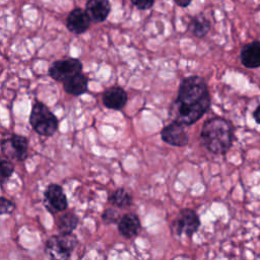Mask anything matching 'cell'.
Returning a JSON list of instances; mask_svg holds the SVG:
<instances>
[{"label":"cell","instance_id":"4","mask_svg":"<svg viewBox=\"0 0 260 260\" xmlns=\"http://www.w3.org/2000/svg\"><path fill=\"white\" fill-rule=\"evenodd\" d=\"M78 240L72 233L51 236L45 245V252L52 259H68L76 248Z\"/></svg>","mask_w":260,"mask_h":260},{"label":"cell","instance_id":"18","mask_svg":"<svg viewBox=\"0 0 260 260\" xmlns=\"http://www.w3.org/2000/svg\"><path fill=\"white\" fill-rule=\"evenodd\" d=\"M109 201L112 205L116 207L124 208L132 204L133 198L129 191H127L124 188H118L112 193V195L109 198Z\"/></svg>","mask_w":260,"mask_h":260},{"label":"cell","instance_id":"2","mask_svg":"<svg viewBox=\"0 0 260 260\" xmlns=\"http://www.w3.org/2000/svg\"><path fill=\"white\" fill-rule=\"evenodd\" d=\"M200 138L203 145L214 154H224L232 146L234 129L224 118L213 117L204 122Z\"/></svg>","mask_w":260,"mask_h":260},{"label":"cell","instance_id":"24","mask_svg":"<svg viewBox=\"0 0 260 260\" xmlns=\"http://www.w3.org/2000/svg\"><path fill=\"white\" fill-rule=\"evenodd\" d=\"M253 118L255 120L256 123L260 124V105L255 109V111L253 112Z\"/></svg>","mask_w":260,"mask_h":260},{"label":"cell","instance_id":"19","mask_svg":"<svg viewBox=\"0 0 260 260\" xmlns=\"http://www.w3.org/2000/svg\"><path fill=\"white\" fill-rule=\"evenodd\" d=\"M121 216L122 215L120 214L118 209L110 207V208H107L106 210H104V212L102 214V219L105 223L112 224V223H118Z\"/></svg>","mask_w":260,"mask_h":260},{"label":"cell","instance_id":"12","mask_svg":"<svg viewBox=\"0 0 260 260\" xmlns=\"http://www.w3.org/2000/svg\"><path fill=\"white\" fill-rule=\"evenodd\" d=\"M128 101L127 92L120 86H112L103 93V104L112 110H122Z\"/></svg>","mask_w":260,"mask_h":260},{"label":"cell","instance_id":"22","mask_svg":"<svg viewBox=\"0 0 260 260\" xmlns=\"http://www.w3.org/2000/svg\"><path fill=\"white\" fill-rule=\"evenodd\" d=\"M131 3L139 10H147L154 4V0H130Z\"/></svg>","mask_w":260,"mask_h":260},{"label":"cell","instance_id":"10","mask_svg":"<svg viewBox=\"0 0 260 260\" xmlns=\"http://www.w3.org/2000/svg\"><path fill=\"white\" fill-rule=\"evenodd\" d=\"M91 21L92 20L86 10L77 7L72 9L67 15L66 27L70 32L80 35L89 28Z\"/></svg>","mask_w":260,"mask_h":260},{"label":"cell","instance_id":"16","mask_svg":"<svg viewBox=\"0 0 260 260\" xmlns=\"http://www.w3.org/2000/svg\"><path fill=\"white\" fill-rule=\"evenodd\" d=\"M210 27V21L203 14L193 16L188 24V30L197 38H204L209 32Z\"/></svg>","mask_w":260,"mask_h":260},{"label":"cell","instance_id":"17","mask_svg":"<svg viewBox=\"0 0 260 260\" xmlns=\"http://www.w3.org/2000/svg\"><path fill=\"white\" fill-rule=\"evenodd\" d=\"M78 221H79V218L74 212L67 211L63 213L61 216H59L57 220V226H58L59 233L60 234L72 233L76 229Z\"/></svg>","mask_w":260,"mask_h":260},{"label":"cell","instance_id":"5","mask_svg":"<svg viewBox=\"0 0 260 260\" xmlns=\"http://www.w3.org/2000/svg\"><path fill=\"white\" fill-rule=\"evenodd\" d=\"M28 140L18 134H12L1 140V153L8 159L23 161L27 157Z\"/></svg>","mask_w":260,"mask_h":260},{"label":"cell","instance_id":"1","mask_svg":"<svg viewBox=\"0 0 260 260\" xmlns=\"http://www.w3.org/2000/svg\"><path fill=\"white\" fill-rule=\"evenodd\" d=\"M210 93L205 80L197 75L184 78L178 89L177 99L170 108V117L184 126L197 122L209 110Z\"/></svg>","mask_w":260,"mask_h":260},{"label":"cell","instance_id":"9","mask_svg":"<svg viewBox=\"0 0 260 260\" xmlns=\"http://www.w3.org/2000/svg\"><path fill=\"white\" fill-rule=\"evenodd\" d=\"M185 126L177 121H173L162 128L160 137L167 144L182 147L188 143V134L185 131Z\"/></svg>","mask_w":260,"mask_h":260},{"label":"cell","instance_id":"21","mask_svg":"<svg viewBox=\"0 0 260 260\" xmlns=\"http://www.w3.org/2000/svg\"><path fill=\"white\" fill-rule=\"evenodd\" d=\"M15 207H16L15 204L11 200H9L3 196L1 197V200H0V213L1 214H10L15 210Z\"/></svg>","mask_w":260,"mask_h":260},{"label":"cell","instance_id":"3","mask_svg":"<svg viewBox=\"0 0 260 260\" xmlns=\"http://www.w3.org/2000/svg\"><path fill=\"white\" fill-rule=\"evenodd\" d=\"M29 124L39 135L52 136L58 129L59 121L45 104L36 102L30 111Z\"/></svg>","mask_w":260,"mask_h":260},{"label":"cell","instance_id":"14","mask_svg":"<svg viewBox=\"0 0 260 260\" xmlns=\"http://www.w3.org/2000/svg\"><path fill=\"white\" fill-rule=\"evenodd\" d=\"M85 10L93 22L105 21L111 12V3L109 0H87Z\"/></svg>","mask_w":260,"mask_h":260},{"label":"cell","instance_id":"11","mask_svg":"<svg viewBox=\"0 0 260 260\" xmlns=\"http://www.w3.org/2000/svg\"><path fill=\"white\" fill-rule=\"evenodd\" d=\"M240 60L244 67L255 69L260 67V41L244 45L240 52Z\"/></svg>","mask_w":260,"mask_h":260},{"label":"cell","instance_id":"6","mask_svg":"<svg viewBox=\"0 0 260 260\" xmlns=\"http://www.w3.org/2000/svg\"><path fill=\"white\" fill-rule=\"evenodd\" d=\"M200 223L198 214L193 209L186 208L182 209L177 218L172 222L171 230L178 236L185 235L190 238L198 231Z\"/></svg>","mask_w":260,"mask_h":260},{"label":"cell","instance_id":"7","mask_svg":"<svg viewBox=\"0 0 260 260\" xmlns=\"http://www.w3.org/2000/svg\"><path fill=\"white\" fill-rule=\"evenodd\" d=\"M82 71V63L75 58H65L52 63L48 73L56 81L63 82L66 78Z\"/></svg>","mask_w":260,"mask_h":260},{"label":"cell","instance_id":"8","mask_svg":"<svg viewBox=\"0 0 260 260\" xmlns=\"http://www.w3.org/2000/svg\"><path fill=\"white\" fill-rule=\"evenodd\" d=\"M44 206L51 213L65 211L68 207L67 197L58 184H50L44 192Z\"/></svg>","mask_w":260,"mask_h":260},{"label":"cell","instance_id":"13","mask_svg":"<svg viewBox=\"0 0 260 260\" xmlns=\"http://www.w3.org/2000/svg\"><path fill=\"white\" fill-rule=\"evenodd\" d=\"M141 230V222L135 213H126L121 216L118 222V232L126 239L136 237Z\"/></svg>","mask_w":260,"mask_h":260},{"label":"cell","instance_id":"15","mask_svg":"<svg viewBox=\"0 0 260 260\" xmlns=\"http://www.w3.org/2000/svg\"><path fill=\"white\" fill-rule=\"evenodd\" d=\"M88 78L82 72H78L63 81L64 91L71 95H81L87 91Z\"/></svg>","mask_w":260,"mask_h":260},{"label":"cell","instance_id":"23","mask_svg":"<svg viewBox=\"0 0 260 260\" xmlns=\"http://www.w3.org/2000/svg\"><path fill=\"white\" fill-rule=\"evenodd\" d=\"M192 0H174V2L179 6V7H188L190 5Z\"/></svg>","mask_w":260,"mask_h":260},{"label":"cell","instance_id":"20","mask_svg":"<svg viewBox=\"0 0 260 260\" xmlns=\"http://www.w3.org/2000/svg\"><path fill=\"white\" fill-rule=\"evenodd\" d=\"M14 172V165L9 159H1L0 161V178H1V185L7 180Z\"/></svg>","mask_w":260,"mask_h":260}]
</instances>
